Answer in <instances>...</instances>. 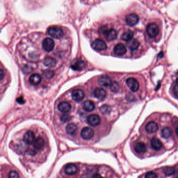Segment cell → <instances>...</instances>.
<instances>
[{
	"label": "cell",
	"instance_id": "cell-31",
	"mask_svg": "<svg viewBox=\"0 0 178 178\" xmlns=\"http://www.w3.org/2000/svg\"><path fill=\"white\" fill-rule=\"evenodd\" d=\"M54 75V72L51 70H46L43 72V76L46 79L52 78Z\"/></svg>",
	"mask_w": 178,
	"mask_h": 178
},
{
	"label": "cell",
	"instance_id": "cell-24",
	"mask_svg": "<svg viewBox=\"0 0 178 178\" xmlns=\"http://www.w3.org/2000/svg\"><path fill=\"white\" fill-rule=\"evenodd\" d=\"M43 63L46 66L53 67L56 64V61L53 57H46L43 60Z\"/></svg>",
	"mask_w": 178,
	"mask_h": 178
},
{
	"label": "cell",
	"instance_id": "cell-29",
	"mask_svg": "<svg viewBox=\"0 0 178 178\" xmlns=\"http://www.w3.org/2000/svg\"><path fill=\"white\" fill-rule=\"evenodd\" d=\"M164 172L166 176H171L175 172V169L172 167H166L164 168Z\"/></svg>",
	"mask_w": 178,
	"mask_h": 178
},
{
	"label": "cell",
	"instance_id": "cell-27",
	"mask_svg": "<svg viewBox=\"0 0 178 178\" xmlns=\"http://www.w3.org/2000/svg\"><path fill=\"white\" fill-rule=\"evenodd\" d=\"M172 134V131L171 129L168 127H166L162 131V136L164 139H168Z\"/></svg>",
	"mask_w": 178,
	"mask_h": 178
},
{
	"label": "cell",
	"instance_id": "cell-38",
	"mask_svg": "<svg viewBox=\"0 0 178 178\" xmlns=\"http://www.w3.org/2000/svg\"><path fill=\"white\" fill-rule=\"evenodd\" d=\"M17 102L19 103V104H24L25 103V100L23 99L22 97H20L17 99Z\"/></svg>",
	"mask_w": 178,
	"mask_h": 178
},
{
	"label": "cell",
	"instance_id": "cell-8",
	"mask_svg": "<svg viewBox=\"0 0 178 178\" xmlns=\"http://www.w3.org/2000/svg\"><path fill=\"white\" fill-rule=\"evenodd\" d=\"M88 124L92 127H96L99 125L101 122V119L98 115L93 114L91 115L87 118Z\"/></svg>",
	"mask_w": 178,
	"mask_h": 178
},
{
	"label": "cell",
	"instance_id": "cell-41",
	"mask_svg": "<svg viewBox=\"0 0 178 178\" xmlns=\"http://www.w3.org/2000/svg\"><path fill=\"white\" fill-rule=\"evenodd\" d=\"M176 134H177V136H178V127L176 129Z\"/></svg>",
	"mask_w": 178,
	"mask_h": 178
},
{
	"label": "cell",
	"instance_id": "cell-30",
	"mask_svg": "<svg viewBox=\"0 0 178 178\" xmlns=\"http://www.w3.org/2000/svg\"><path fill=\"white\" fill-rule=\"evenodd\" d=\"M111 110V108L108 105H104L100 108V111L103 114H109Z\"/></svg>",
	"mask_w": 178,
	"mask_h": 178
},
{
	"label": "cell",
	"instance_id": "cell-21",
	"mask_svg": "<svg viewBox=\"0 0 178 178\" xmlns=\"http://www.w3.org/2000/svg\"><path fill=\"white\" fill-rule=\"evenodd\" d=\"M85 66H86L85 62L82 60H78L74 63V64L71 65V67L73 70L80 71L84 69Z\"/></svg>",
	"mask_w": 178,
	"mask_h": 178
},
{
	"label": "cell",
	"instance_id": "cell-15",
	"mask_svg": "<svg viewBox=\"0 0 178 178\" xmlns=\"http://www.w3.org/2000/svg\"><path fill=\"white\" fill-rule=\"evenodd\" d=\"M158 129V125L154 121H151L146 125L145 130L148 133H153L156 132Z\"/></svg>",
	"mask_w": 178,
	"mask_h": 178
},
{
	"label": "cell",
	"instance_id": "cell-26",
	"mask_svg": "<svg viewBox=\"0 0 178 178\" xmlns=\"http://www.w3.org/2000/svg\"><path fill=\"white\" fill-rule=\"evenodd\" d=\"M67 133L70 135H73L77 131V126L74 124H69L66 128Z\"/></svg>",
	"mask_w": 178,
	"mask_h": 178
},
{
	"label": "cell",
	"instance_id": "cell-40",
	"mask_svg": "<svg viewBox=\"0 0 178 178\" xmlns=\"http://www.w3.org/2000/svg\"><path fill=\"white\" fill-rule=\"evenodd\" d=\"M93 178H103V177L98 174H95L94 176H93Z\"/></svg>",
	"mask_w": 178,
	"mask_h": 178
},
{
	"label": "cell",
	"instance_id": "cell-23",
	"mask_svg": "<svg viewBox=\"0 0 178 178\" xmlns=\"http://www.w3.org/2000/svg\"><path fill=\"white\" fill-rule=\"evenodd\" d=\"M127 45L130 50H136L139 46L140 43L136 39H132L130 40L127 41Z\"/></svg>",
	"mask_w": 178,
	"mask_h": 178
},
{
	"label": "cell",
	"instance_id": "cell-18",
	"mask_svg": "<svg viewBox=\"0 0 178 178\" xmlns=\"http://www.w3.org/2000/svg\"><path fill=\"white\" fill-rule=\"evenodd\" d=\"M114 52L116 55H122L126 53L127 52V49L126 46L122 44H118L115 46Z\"/></svg>",
	"mask_w": 178,
	"mask_h": 178
},
{
	"label": "cell",
	"instance_id": "cell-10",
	"mask_svg": "<svg viewBox=\"0 0 178 178\" xmlns=\"http://www.w3.org/2000/svg\"><path fill=\"white\" fill-rule=\"evenodd\" d=\"M84 94L83 91L80 89H76L73 91L71 93L72 98L76 102H79L84 98Z\"/></svg>",
	"mask_w": 178,
	"mask_h": 178
},
{
	"label": "cell",
	"instance_id": "cell-16",
	"mask_svg": "<svg viewBox=\"0 0 178 178\" xmlns=\"http://www.w3.org/2000/svg\"><path fill=\"white\" fill-rule=\"evenodd\" d=\"M146 146L144 143L138 142L134 145V150L138 154H143L146 152Z\"/></svg>",
	"mask_w": 178,
	"mask_h": 178
},
{
	"label": "cell",
	"instance_id": "cell-11",
	"mask_svg": "<svg viewBox=\"0 0 178 178\" xmlns=\"http://www.w3.org/2000/svg\"><path fill=\"white\" fill-rule=\"evenodd\" d=\"M23 140L24 142L28 145L32 144L35 140V135L32 131H28L25 134Z\"/></svg>",
	"mask_w": 178,
	"mask_h": 178
},
{
	"label": "cell",
	"instance_id": "cell-35",
	"mask_svg": "<svg viewBox=\"0 0 178 178\" xmlns=\"http://www.w3.org/2000/svg\"><path fill=\"white\" fill-rule=\"evenodd\" d=\"M145 178H157V175L154 172L150 171L146 173Z\"/></svg>",
	"mask_w": 178,
	"mask_h": 178
},
{
	"label": "cell",
	"instance_id": "cell-2",
	"mask_svg": "<svg viewBox=\"0 0 178 178\" xmlns=\"http://www.w3.org/2000/svg\"><path fill=\"white\" fill-rule=\"evenodd\" d=\"M102 33L104 35L106 39L108 41H113L117 38V32L115 30L113 29H107L106 27L101 28Z\"/></svg>",
	"mask_w": 178,
	"mask_h": 178
},
{
	"label": "cell",
	"instance_id": "cell-36",
	"mask_svg": "<svg viewBox=\"0 0 178 178\" xmlns=\"http://www.w3.org/2000/svg\"><path fill=\"white\" fill-rule=\"evenodd\" d=\"M28 154L31 156H34L37 153V150L36 149H29L27 151Z\"/></svg>",
	"mask_w": 178,
	"mask_h": 178
},
{
	"label": "cell",
	"instance_id": "cell-20",
	"mask_svg": "<svg viewBox=\"0 0 178 178\" xmlns=\"http://www.w3.org/2000/svg\"><path fill=\"white\" fill-rule=\"evenodd\" d=\"M71 108L70 104L69 103L67 102H62L60 103L58 106V108L59 109V110L64 113L69 112L71 109Z\"/></svg>",
	"mask_w": 178,
	"mask_h": 178
},
{
	"label": "cell",
	"instance_id": "cell-37",
	"mask_svg": "<svg viewBox=\"0 0 178 178\" xmlns=\"http://www.w3.org/2000/svg\"><path fill=\"white\" fill-rule=\"evenodd\" d=\"M173 93L174 96L178 98V84L174 85L173 87Z\"/></svg>",
	"mask_w": 178,
	"mask_h": 178
},
{
	"label": "cell",
	"instance_id": "cell-5",
	"mask_svg": "<svg viewBox=\"0 0 178 178\" xmlns=\"http://www.w3.org/2000/svg\"><path fill=\"white\" fill-rule=\"evenodd\" d=\"M55 42L54 40L50 38H46L43 40L42 47L45 51L50 52L54 48Z\"/></svg>",
	"mask_w": 178,
	"mask_h": 178
},
{
	"label": "cell",
	"instance_id": "cell-3",
	"mask_svg": "<svg viewBox=\"0 0 178 178\" xmlns=\"http://www.w3.org/2000/svg\"><path fill=\"white\" fill-rule=\"evenodd\" d=\"M146 32L151 38H155L159 33V28L156 24L151 23L147 26Z\"/></svg>",
	"mask_w": 178,
	"mask_h": 178
},
{
	"label": "cell",
	"instance_id": "cell-28",
	"mask_svg": "<svg viewBox=\"0 0 178 178\" xmlns=\"http://www.w3.org/2000/svg\"><path fill=\"white\" fill-rule=\"evenodd\" d=\"M133 37V32L131 30H128L126 31L121 36L122 39L124 41H129L131 40Z\"/></svg>",
	"mask_w": 178,
	"mask_h": 178
},
{
	"label": "cell",
	"instance_id": "cell-19",
	"mask_svg": "<svg viewBox=\"0 0 178 178\" xmlns=\"http://www.w3.org/2000/svg\"><path fill=\"white\" fill-rule=\"evenodd\" d=\"M29 82L34 86H37L40 83L41 77L39 74H33L31 75L29 79Z\"/></svg>",
	"mask_w": 178,
	"mask_h": 178
},
{
	"label": "cell",
	"instance_id": "cell-9",
	"mask_svg": "<svg viewBox=\"0 0 178 178\" xmlns=\"http://www.w3.org/2000/svg\"><path fill=\"white\" fill-rule=\"evenodd\" d=\"M94 135V131L89 127H85L81 130V136L84 140H90Z\"/></svg>",
	"mask_w": 178,
	"mask_h": 178
},
{
	"label": "cell",
	"instance_id": "cell-13",
	"mask_svg": "<svg viewBox=\"0 0 178 178\" xmlns=\"http://www.w3.org/2000/svg\"><path fill=\"white\" fill-rule=\"evenodd\" d=\"M98 83L101 86L108 87H110L112 84V82L111 79L107 76H102L99 78L98 80Z\"/></svg>",
	"mask_w": 178,
	"mask_h": 178
},
{
	"label": "cell",
	"instance_id": "cell-25",
	"mask_svg": "<svg viewBox=\"0 0 178 178\" xmlns=\"http://www.w3.org/2000/svg\"><path fill=\"white\" fill-rule=\"evenodd\" d=\"M83 108L87 112H92L95 109V105L91 101H87L83 103Z\"/></svg>",
	"mask_w": 178,
	"mask_h": 178
},
{
	"label": "cell",
	"instance_id": "cell-22",
	"mask_svg": "<svg viewBox=\"0 0 178 178\" xmlns=\"http://www.w3.org/2000/svg\"><path fill=\"white\" fill-rule=\"evenodd\" d=\"M151 145L153 149L155 150H160L163 147L162 142L158 139L156 138H153L151 140Z\"/></svg>",
	"mask_w": 178,
	"mask_h": 178
},
{
	"label": "cell",
	"instance_id": "cell-39",
	"mask_svg": "<svg viewBox=\"0 0 178 178\" xmlns=\"http://www.w3.org/2000/svg\"><path fill=\"white\" fill-rule=\"evenodd\" d=\"M4 76V73L2 69H0V81L3 78Z\"/></svg>",
	"mask_w": 178,
	"mask_h": 178
},
{
	"label": "cell",
	"instance_id": "cell-4",
	"mask_svg": "<svg viewBox=\"0 0 178 178\" xmlns=\"http://www.w3.org/2000/svg\"><path fill=\"white\" fill-rule=\"evenodd\" d=\"M92 47L96 51H102L107 49V45L104 41L100 39H97L93 42Z\"/></svg>",
	"mask_w": 178,
	"mask_h": 178
},
{
	"label": "cell",
	"instance_id": "cell-6",
	"mask_svg": "<svg viewBox=\"0 0 178 178\" xmlns=\"http://www.w3.org/2000/svg\"><path fill=\"white\" fill-rule=\"evenodd\" d=\"M126 83L131 91L135 92L139 89V83L138 81L133 78H129L126 81Z\"/></svg>",
	"mask_w": 178,
	"mask_h": 178
},
{
	"label": "cell",
	"instance_id": "cell-34",
	"mask_svg": "<svg viewBox=\"0 0 178 178\" xmlns=\"http://www.w3.org/2000/svg\"><path fill=\"white\" fill-rule=\"evenodd\" d=\"M70 119H71V117L69 115L64 114V115H63L61 117V120L64 122L69 121Z\"/></svg>",
	"mask_w": 178,
	"mask_h": 178
},
{
	"label": "cell",
	"instance_id": "cell-17",
	"mask_svg": "<svg viewBox=\"0 0 178 178\" xmlns=\"http://www.w3.org/2000/svg\"><path fill=\"white\" fill-rule=\"evenodd\" d=\"M44 140L41 137H38L33 143V147L36 150H41L44 146Z\"/></svg>",
	"mask_w": 178,
	"mask_h": 178
},
{
	"label": "cell",
	"instance_id": "cell-32",
	"mask_svg": "<svg viewBox=\"0 0 178 178\" xmlns=\"http://www.w3.org/2000/svg\"><path fill=\"white\" fill-rule=\"evenodd\" d=\"M110 87V89L113 92H117L119 90V85L116 82H114L112 83Z\"/></svg>",
	"mask_w": 178,
	"mask_h": 178
},
{
	"label": "cell",
	"instance_id": "cell-12",
	"mask_svg": "<svg viewBox=\"0 0 178 178\" xmlns=\"http://www.w3.org/2000/svg\"><path fill=\"white\" fill-rule=\"evenodd\" d=\"M94 95L98 100H104L106 96V92L102 88H96L94 92Z\"/></svg>",
	"mask_w": 178,
	"mask_h": 178
},
{
	"label": "cell",
	"instance_id": "cell-14",
	"mask_svg": "<svg viewBox=\"0 0 178 178\" xmlns=\"http://www.w3.org/2000/svg\"><path fill=\"white\" fill-rule=\"evenodd\" d=\"M78 169L75 164H69L65 168V173L68 175H74L77 172Z\"/></svg>",
	"mask_w": 178,
	"mask_h": 178
},
{
	"label": "cell",
	"instance_id": "cell-7",
	"mask_svg": "<svg viewBox=\"0 0 178 178\" xmlns=\"http://www.w3.org/2000/svg\"><path fill=\"white\" fill-rule=\"evenodd\" d=\"M139 18L138 15L135 14H130L126 16V22L130 26H134L138 24Z\"/></svg>",
	"mask_w": 178,
	"mask_h": 178
},
{
	"label": "cell",
	"instance_id": "cell-33",
	"mask_svg": "<svg viewBox=\"0 0 178 178\" xmlns=\"http://www.w3.org/2000/svg\"><path fill=\"white\" fill-rule=\"evenodd\" d=\"M19 176L18 173L16 171H10L8 173V178H19Z\"/></svg>",
	"mask_w": 178,
	"mask_h": 178
},
{
	"label": "cell",
	"instance_id": "cell-1",
	"mask_svg": "<svg viewBox=\"0 0 178 178\" xmlns=\"http://www.w3.org/2000/svg\"><path fill=\"white\" fill-rule=\"evenodd\" d=\"M48 33L50 36L55 39H60L64 35V32L62 29L57 26H51L48 29Z\"/></svg>",
	"mask_w": 178,
	"mask_h": 178
},
{
	"label": "cell",
	"instance_id": "cell-42",
	"mask_svg": "<svg viewBox=\"0 0 178 178\" xmlns=\"http://www.w3.org/2000/svg\"><path fill=\"white\" fill-rule=\"evenodd\" d=\"M176 81H177V83H178V78L177 79V80H176Z\"/></svg>",
	"mask_w": 178,
	"mask_h": 178
}]
</instances>
